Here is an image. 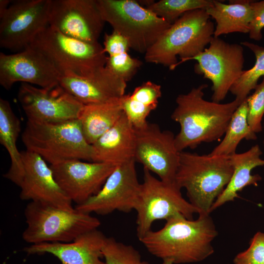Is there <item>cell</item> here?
Here are the masks:
<instances>
[{
  "label": "cell",
  "instance_id": "obj_13",
  "mask_svg": "<svg viewBox=\"0 0 264 264\" xmlns=\"http://www.w3.org/2000/svg\"><path fill=\"white\" fill-rule=\"evenodd\" d=\"M135 160L116 166L101 190L86 202L75 207L88 214L106 215L115 211L128 213L134 210L140 192Z\"/></svg>",
  "mask_w": 264,
  "mask_h": 264
},
{
  "label": "cell",
  "instance_id": "obj_31",
  "mask_svg": "<svg viewBox=\"0 0 264 264\" xmlns=\"http://www.w3.org/2000/svg\"><path fill=\"white\" fill-rule=\"evenodd\" d=\"M255 87L254 92L246 98L248 105L247 120L252 131L255 133L263 130L262 120L264 115V76Z\"/></svg>",
  "mask_w": 264,
  "mask_h": 264
},
{
  "label": "cell",
  "instance_id": "obj_3",
  "mask_svg": "<svg viewBox=\"0 0 264 264\" xmlns=\"http://www.w3.org/2000/svg\"><path fill=\"white\" fill-rule=\"evenodd\" d=\"M215 28L205 9L187 12L148 49L145 60L173 70L204 50L213 38Z\"/></svg>",
  "mask_w": 264,
  "mask_h": 264
},
{
  "label": "cell",
  "instance_id": "obj_39",
  "mask_svg": "<svg viewBox=\"0 0 264 264\" xmlns=\"http://www.w3.org/2000/svg\"></svg>",
  "mask_w": 264,
  "mask_h": 264
},
{
  "label": "cell",
  "instance_id": "obj_24",
  "mask_svg": "<svg viewBox=\"0 0 264 264\" xmlns=\"http://www.w3.org/2000/svg\"><path fill=\"white\" fill-rule=\"evenodd\" d=\"M21 131L19 119L13 112L8 101L0 99V143L7 151L11 165L3 176L19 186L24 174L21 152L16 143Z\"/></svg>",
  "mask_w": 264,
  "mask_h": 264
},
{
  "label": "cell",
  "instance_id": "obj_23",
  "mask_svg": "<svg viewBox=\"0 0 264 264\" xmlns=\"http://www.w3.org/2000/svg\"><path fill=\"white\" fill-rule=\"evenodd\" d=\"M252 0H231L228 4L214 0L213 4L205 9L216 22L214 37L239 32L248 33L253 17Z\"/></svg>",
  "mask_w": 264,
  "mask_h": 264
},
{
  "label": "cell",
  "instance_id": "obj_14",
  "mask_svg": "<svg viewBox=\"0 0 264 264\" xmlns=\"http://www.w3.org/2000/svg\"><path fill=\"white\" fill-rule=\"evenodd\" d=\"M18 98L27 120L60 123L78 119L84 105L59 85L51 88L22 83Z\"/></svg>",
  "mask_w": 264,
  "mask_h": 264
},
{
  "label": "cell",
  "instance_id": "obj_15",
  "mask_svg": "<svg viewBox=\"0 0 264 264\" xmlns=\"http://www.w3.org/2000/svg\"><path fill=\"white\" fill-rule=\"evenodd\" d=\"M105 22L97 0H51L49 25L66 35L96 43Z\"/></svg>",
  "mask_w": 264,
  "mask_h": 264
},
{
  "label": "cell",
  "instance_id": "obj_33",
  "mask_svg": "<svg viewBox=\"0 0 264 264\" xmlns=\"http://www.w3.org/2000/svg\"><path fill=\"white\" fill-rule=\"evenodd\" d=\"M264 261V233L258 232L250 241L249 247L238 253L234 264H263Z\"/></svg>",
  "mask_w": 264,
  "mask_h": 264
},
{
  "label": "cell",
  "instance_id": "obj_7",
  "mask_svg": "<svg viewBox=\"0 0 264 264\" xmlns=\"http://www.w3.org/2000/svg\"><path fill=\"white\" fill-rule=\"evenodd\" d=\"M43 54L62 75L88 77L105 66L107 56L99 43L66 35L48 25L29 45Z\"/></svg>",
  "mask_w": 264,
  "mask_h": 264
},
{
  "label": "cell",
  "instance_id": "obj_6",
  "mask_svg": "<svg viewBox=\"0 0 264 264\" xmlns=\"http://www.w3.org/2000/svg\"><path fill=\"white\" fill-rule=\"evenodd\" d=\"M24 214L27 226L22 238L31 244L71 242L101 224L97 218L75 208L66 210L41 202L30 201Z\"/></svg>",
  "mask_w": 264,
  "mask_h": 264
},
{
  "label": "cell",
  "instance_id": "obj_26",
  "mask_svg": "<svg viewBox=\"0 0 264 264\" xmlns=\"http://www.w3.org/2000/svg\"><path fill=\"white\" fill-rule=\"evenodd\" d=\"M246 99L242 102L234 112L221 142L209 154L211 155L230 156L236 153L237 148L243 139L255 140L256 133L251 130L247 120Z\"/></svg>",
  "mask_w": 264,
  "mask_h": 264
},
{
  "label": "cell",
  "instance_id": "obj_4",
  "mask_svg": "<svg viewBox=\"0 0 264 264\" xmlns=\"http://www.w3.org/2000/svg\"><path fill=\"white\" fill-rule=\"evenodd\" d=\"M233 172L230 156L182 151L175 181L181 189H185L189 201L199 215L210 214Z\"/></svg>",
  "mask_w": 264,
  "mask_h": 264
},
{
  "label": "cell",
  "instance_id": "obj_12",
  "mask_svg": "<svg viewBox=\"0 0 264 264\" xmlns=\"http://www.w3.org/2000/svg\"><path fill=\"white\" fill-rule=\"evenodd\" d=\"M134 130L135 161L160 179L175 181L181 152L176 147L174 133L162 131L157 124L148 122Z\"/></svg>",
  "mask_w": 264,
  "mask_h": 264
},
{
  "label": "cell",
  "instance_id": "obj_38",
  "mask_svg": "<svg viewBox=\"0 0 264 264\" xmlns=\"http://www.w3.org/2000/svg\"><path fill=\"white\" fill-rule=\"evenodd\" d=\"M263 145H264V140H263Z\"/></svg>",
  "mask_w": 264,
  "mask_h": 264
},
{
  "label": "cell",
  "instance_id": "obj_19",
  "mask_svg": "<svg viewBox=\"0 0 264 264\" xmlns=\"http://www.w3.org/2000/svg\"><path fill=\"white\" fill-rule=\"evenodd\" d=\"M59 85L84 105H88L121 98L127 82L105 66L88 77L62 75Z\"/></svg>",
  "mask_w": 264,
  "mask_h": 264
},
{
  "label": "cell",
  "instance_id": "obj_10",
  "mask_svg": "<svg viewBox=\"0 0 264 264\" xmlns=\"http://www.w3.org/2000/svg\"><path fill=\"white\" fill-rule=\"evenodd\" d=\"M196 60L194 71L212 83V101L220 103L242 74L244 62L241 44H230L219 37L212 38L209 46L188 61Z\"/></svg>",
  "mask_w": 264,
  "mask_h": 264
},
{
  "label": "cell",
  "instance_id": "obj_2",
  "mask_svg": "<svg viewBox=\"0 0 264 264\" xmlns=\"http://www.w3.org/2000/svg\"><path fill=\"white\" fill-rule=\"evenodd\" d=\"M208 87L202 84L176 98V106L171 118L180 125L175 136L176 146L180 152L220 138L242 102L236 98L224 104L206 100L204 90Z\"/></svg>",
  "mask_w": 264,
  "mask_h": 264
},
{
  "label": "cell",
  "instance_id": "obj_34",
  "mask_svg": "<svg viewBox=\"0 0 264 264\" xmlns=\"http://www.w3.org/2000/svg\"><path fill=\"white\" fill-rule=\"evenodd\" d=\"M251 6L253 17L249 25V38L259 41L262 38V30L264 27V0L252 1Z\"/></svg>",
  "mask_w": 264,
  "mask_h": 264
},
{
  "label": "cell",
  "instance_id": "obj_25",
  "mask_svg": "<svg viewBox=\"0 0 264 264\" xmlns=\"http://www.w3.org/2000/svg\"><path fill=\"white\" fill-rule=\"evenodd\" d=\"M122 98L109 102L84 106L78 119L84 136L89 144L92 145L110 129L124 113Z\"/></svg>",
  "mask_w": 264,
  "mask_h": 264
},
{
  "label": "cell",
  "instance_id": "obj_36",
  "mask_svg": "<svg viewBox=\"0 0 264 264\" xmlns=\"http://www.w3.org/2000/svg\"><path fill=\"white\" fill-rule=\"evenodd\" d=\"M11 0H0V16L2 15L9 6Z\"/></svg>",
  "mask_w": 264,
  "mask_h": 264
},
{
  "label": "cell",
  "instance_id": "obj_28",
  "mask_svg": "<svg viewBox=\"0 0 264 264\" xmlns=\"http://www.w3.org/2000/svg\"><path fill=\"white\" fill-rule=\"evenodd\" d=\"M213 2L214 0H160L149 2L145 7L172 24L184 13L198 9L205 10Z\"/></svg>",
  "mask_w": 264,
  "mask_h": 264
},
{
  "label": "cell",
  "instance_id": "obj_17",
  "mask_svg": "<svg viewBox=\"0 0 264 264\" xmlns=\"http://www.w3.org/2000/svg\"><path fill=\"white\" fill-rule=\"evenodd\" d=\"M54 178L66 196L79 205L96 195L116 166L73 159L49 165Z\"/></svg>",
  "mask_w": 264,
  "mask_h": 264
},
{
  "label": "cell",
  "instance_id": "obj_32",
  "mask_svg": "<svg viewBox=\"0 0 264 264\" xmlns=\"http://www.w3.org/2000/svg\"><path fill=\"white\" fill-rule=\"evenodd\" d=\"M130 97L138 104L150 109L152 111L157 107L161 96V86L148 81L136 87Z\"/></svg>",
  "mask_w": 264,
  "mask_h": 264
},
{
  "label": "cell",
  "instance_id": "obj_5",
  "mask_svg": "<svg viewBox=\"0 0 264 264\" xmlns=\"http://www.w3.org/2000/svg\"><path fill=\"white\" fill-rule=\"evenodd\" d=\"M22 138L26 150L50 165L73 159L91 162L92 145L86 140L78 119L60 123L27 120Z\"/></svg>",
  "mask_w": 264,
  "mask_h": 264
},
{
  "label": "cell",
  "instance_id": "obj_1",
  "mask_svg": "<svg viewBox=\"0 0 264 264\" xmlns=\"http://www.w3.org/2000/svg\"><path fill=\"white\" fill-rule=\"evenodd\" d=\"M218 234L210 214H199L195 220L178 215L139 240L149 252L163 261L189 264L202 261L214 253L212 242Z\"/></svg>",
  "mask_w": 264,
  "mask_h": 264
},
{
  "label": "cell",
  "instance_id": "obj_29",
  "mask_svg": "<svg viewBox=\"0 0 264 264\" xmlns=\"http://www.w3.org/2000/svg\"><path fill=\"white\" fill-rule=\"evenodd\" d=\"M102 253L107 264H150L142 259L139 252L132 245L112 237H107Z\"/></svg>",
  "mask_w": 264,
  "mask_h": 264
},
{
  "label": "cell",
  "instance_id": "obj_8",
  "mask_svg": "<svg viewBox=\"0 0 264 264\" xmlns=\"http://www.w3.org/2000/svg\"><path fill=\"white\" fill-rule=\"evenodd\" d=\"M97 0L104 21L140 53L145 54L171 25L136 0Z\"/></svg>",
  "mask_w": 264,
  "mask_h": 264
},
{
  "label": "cell",
  "instance_id": "obj_40",
  "mask_svg": "<svg viewBox=\"0 0 264 264\" xmlns=\"http://www.w3.org/2000/svg\"><path fill=\"white\" fill-rule=\"evenodd\" d=\"M263 264H264V263H263Z\"/></svg>",
  "mask_w": 264,
  "mask_h": 264
},
{
  "label": "cell",
  "instance_id": "obj_9",
  "mask_svg": "<svg viewBox=\"0 0 264 264\" xmlns=\"http://www.w3.org/2000/svg\"><path fill=\"white\" fill-rule=\"evenodd\" d=\"M134 210L137 213L136 234L138 239L151 230L153 223L180 215L193 220L198 210L182 196L176 181L167 182L154 176L143 168V179Z\"/></svg>",
  "mask_w": 264,
  "mask_h": 264
},
{
  "label": "cell",
  "instance_id": "obj_27",
  "mask_svg": "<svg viewBox=\"0 0 264 264\" xmlns=\"http://www.w3.org/2000/svg\"><path fill=\"white\" fill-rule=\"evenodd\" d=\"M241 44L250 49L256 58L253 66L243 70L230 89L235 98L242 102L248 96L250 91L255 89L260 77L264 76V47L247 41L241 42Z\"/></svg>",
  "mask_w": 264,
  "mask_h": 264
},
{
  "label": "cell",
  "instance_id": "obj_21",
  "mask_svg": "<svg viewBox=\"0 0 264 264\" xmlns=\"http://www.w3.org/2000/svg\"><path fill=\"white\" fill-rule=\"evenodd\" d=\"M135 135L124 112L116 123L92 145L91 162L115 166L134 159Z\"/></svg>",
  "mask_w": 264,
  "mask_h": 264
},
{
  "label": "cell",
  "instance_id": "obj_22",
  "mask_svg": "<svg viewBox=\"0 0 264 264\" xmlns=\"http://www.w3.org/2000/svg\"><path fill=\"white\" fill-rule=\"evenodd\" d=\"M262 154L260 146L256 144L245 152L236 153L230 156L233 174L228 184L214 202L211 212L227 202L234 201L238 197V193L244 187L258 185L262 177L258 174L252 175L251 171L257 167L264 166V160L261 158Z\"/></svg>",
  "mask_w": 264,
  "mask_h": 264
},
{
  "label": "cell",
  "instance_id": "obj_30",
  "mask_svg": "<svg viewBox=\"0 0 264 264\" xmlns=\"http://www.w3.org/2000/svg\"><path fill=\"white\" fill-rule=\"evenodd\" d=\"M143 63L127 52L107 56L105 67L126 82L135 75Z\"/></svg>",
  "mask_w": 264,
  "mask_h": 264
},
{
  "label": "cell",
  "instance_id": "obj_11",
  "mask_svg": "<svg viewBox=\"0 0 264 264\" xmlns=\"http://www.w3.org/2000/svg\"><path fill=\"white\" fill-rule=\"evenodd\" d=\"M51 0L11 1L0 16V46L22 51L49 25Z\"/></svg>",
  "mask_w": 264,
  "mask_h": 264
},
{
  "label": "cell",
  "instance_id": "obj_35",
  "mask_svg": "<svg viewBox=\"0 0 264 264\" xmlns=\"http://www.w3.org/2000/svg\"><path fill=\"white\" fill-rule=\"evenodd\" d=\"M103 44L104 51L109 56L127 52L130 48L127 40L114 31L110 34H105Z\"/></svg>",
  "mask_w": 264,
  "mask_h": 264
},
{
  "label": "cell",
  "instance_id": "obj_37",
  "mask_svg": "<svg viewBox=\"0 0 264 264\" xmlns=\"http://www.w3.org/2000/svg\"><path fill=\"white\" fill-rule=\"evenodd\" d=\"M162 264H174L171 261H163Z\"/></svg>",
  "mask_w": 264,
  "mask_h": 264
},
{
  "label": "cell",
  "instance_id": "obj_18",
  "mask_svg": "<svg viewBox=\"0 0 264 264\" xmlns=\"http://www.w3.org/2000/svg\"><path fill=\"white\" fill-rule=\"evenodd\" d=\"M21 153L24 174L19 186L21 199L44 202L66 210L74 209L46 161L38 154L26 150Z\"/></svg>",
  "mask_w": 264,
  "mask_h": 264
},
{
  "label": "cell",
  "instance_id": "obj_16",
  "mask_svg": "<svg viewBox=\"0 0 264 264\" xmlns=\"http://www.w3.org/2000/svg\"><path fill=\"white\" fill-rule=\"evenodd\" d=\"M61 74L41 52L29 45L18 53H0V84L11 89L17 82L51 89L59 84Z\"/></svg>",
  "mask_w": 264,
  "mask_h": 264
},
{
  "label": "cell",
  "instance_id": "obj_20",
  "mask_svg": "<svg viewBox=\"0 0 264 264\" xmlns=\"http://www.w3.org/2000/svg\"><path fill=\"white\" fill-rule=\"evenodd\" d=\"M107 237L98 229L87 232L69 242H43L31 244L23 251L29 255L49 253L61 264H107L102 248Z\"/></svg>",
  "mask_w": 264,
  "mask_h": 264
}]
</instances>
